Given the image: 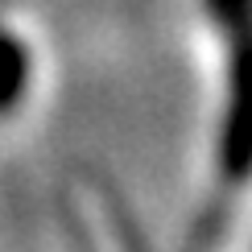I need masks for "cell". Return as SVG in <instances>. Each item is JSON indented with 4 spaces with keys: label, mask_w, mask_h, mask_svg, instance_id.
Instances as JSON below:
<instances>
[{
    "label": "cell",
    "mask_w": 252,
    "mask_h": 252,
    "mask_svg": "<svg viewBox=\"0 0 252 252\" xmlns=\"http://www.w3.org/2000/svg\"><path fill=\"white\" fill-rule=\"evenodd\" d=\"M215 37L211 194L182 252H215L232 203L252 190V0H203Z\"/></svg>",
    "instance_id": "obj_1"
},
{
    "label": "cell",
    "mask_w": 252,
    "mask_h": 252,
    "mask_svg": "<svg viewBox=\"0 0 252 252\" xmlns=\"http://www.w3.org/2000/svg\"><path fill=\"white\" fill-rule=\"evenodd\" d=\"M37 46L21 25L0 17V124L21 116L37 87Z\"/></svg>",
    "instance_id": "obj_2"
}]
</instances>
